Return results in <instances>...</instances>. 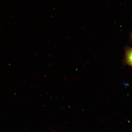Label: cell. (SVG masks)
<instances>
[{
  "label": "cell",
  "instance_id": "6da1fadb",
  "mask_svg": "<svg viewBox=\"0 0 132 132\" xmlns=\"http://www.w3.org/2000/svg\"><path fill=\"white\" fill-rule=\"evenodd\" d=\"M125 60L127 65L132 67V48H129L126 50Z\"/></svg>",
  "mask_w": 132,
  "mask_h": 132
},
{
  "label": "cell",
  "instance_id": "7a4b0ae2",
  "mask_svg": "<svg viewBox=\"0 0 132 132\" xmlns=\"http://www.w3.org/2000/svg\"></svg>",
  "mask_w": 132,
  "mask_h": 132
}]
</instances>
